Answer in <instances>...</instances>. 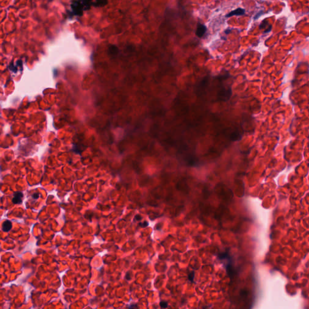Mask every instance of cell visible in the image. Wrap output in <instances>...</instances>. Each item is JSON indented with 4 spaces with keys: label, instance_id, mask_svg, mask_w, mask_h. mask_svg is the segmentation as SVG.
<instances>
[{
    "label": "cell",
    "instance_id": "7a4b0ae2",
    "mask_svg": "<svg viewBox=\"0 0 309 309\" xmlns=\"http://www.w3.org/2000/svg\"><path fill=\"white\" fill-rule=\"evenodd\" d=\"M207 31V27L205 25L199 23L197 25L196 35L198 38H202Z\"/></svg>",
    "mask_w": 309,
    "mask_h": 309
},
{
    "label": "cell",
    "instance_id": "4fadbf2b",
    "mask_svg": "<svg viewBox=\"0 0 309 309\" xmlns=\"http://www.w3.org/2000/svg\"><path fill=\"white\" fill-rule=\"evenodd\" d=\"M32 197H33V199H37L39 197V194L38 193H35L34 195H33Z\"/></svg>",
    "mask_w": 309,
    "mask_h": 309
},
{
    "label": "cell",
    "instance_id": "5bb4252c",
    "mask_svg": "<svg viewBox=\"0 0 309 309\" xmlns=\"http://www.w3.org/2000/svg\"><path fill=\"white\" fill-rule=\"evenodd\" d=\"M271 29H272V25H269V27L268 28V30H266L264 31V33H269L270 32V31H271Z\"/></svg>",
    "mask_w": 309,
    "mask_h": 309
},
{
    "label": "cell",
    "instance_id": "277c9868",
    "mask_svg": "<svg viewBox=\"0 0 309 309\" xmlns=\"http://www.w3.org/2000/svg\"><path fill=\"white\" fill-rule=\"evenodd\" d=\"M245 13V9H242V8H238L237 9L233 10V11L229 12V13H228L226 15V17L229 18V17H233V16H240V15H244Z\"/></svg>",
    "mask_w": 309,
    "mask_h": 309
},
{
    "label": "cell",
    "instance_id": "9a60e30c",
    "mask_svg": "<svg viewBox=\"0 0 309 309\" xmlns=\"http://www.w3.org/2000/svg\"><path fill=\"white\" fill-rule=\"evenodd\" d=\"M231 29H227L226 30H225L224 32H225V34L228 35V34H229L230 33H231Z\"/></svg>",
    "mask_w": 309,
    "mask_h": 309
},
{
    "label": "cell",
    "instance_id": "ba28073f",
    "mask_svg": "<svg viewBox=\"0 0 309 309\" xmlns=\"http://www.w3.org/2000/svg\"><path fill=\"white\" fill-rule=\"evenodd\" d=\"M194 277H195V272H192L189 274V275H188V279H189L190 281H193V279H194Z\"/></svg>",
    "mask_w": 309,
    "mask_h": 309
},
{
    "label": "cell",
    "instance_id": "52a82bcc",
    "mask_svg": "<svg viewBox=\"0 0 309 309\" xmlns=\"http://www.w3.org/2000/svg\"><path fill=\"white\" fill-rule=\"evenodd\" d=\"M159 306L162 308H165L168 307V303L165 301H161L159 303Z\"/></svg>",
    "mask_w": 309,
    "mask_h": 309
},
{
    "label": "cell",
    "instance_id": "8fae6325",
    "mask_svg": "<svg viewBox=\"0 0 309 309\" xmlns=\"http://www.w3.org/2000/svg\"><path fill=\"white\" fill-rule=\"evenodd\" d=\"M130 272H128V273L126 274V279H127L128 280H130V279H131V276H130Z\"/></svg>",
    "mask_w": 309,
    "mask_h": 309
},
{
    "label": "cell",
    "instance_id": "30bf717a",
    "mask_svg": "<svg viewBox=\"0 0 309 309\" xmlns=\"http://www.w3.org/2000/svg\"><path fill=\"white\" fill-rule=\"evenodd\" d=\"M142 219H143L142 216H140V214H137V215H136V216H135V220H137V221H141V220H142Z\"/></svg>",
    "mask_w": 309,
    "mask_h": 309
},
{
    "label": "cell",
    "instance_id": "9c48e42d",
    "mask_svg": "<svg viewBox=\"0 0 309 309\" xmlns=\"http://www.w3.org/2000/svg\"><path fill=\"white\" fill-rule=\"evenodd\" d=\"M148 225H149V223H148V222L147 221H144L143 222V223H140L139 224L140 226H141V227H143V228H145L147 226H148Z\"/></svg>",
    "mask_w": 309,
    "mask_h": 309
},
{
    "label": "cell",
    "instance_id": "6da1fadb",
    "mask_svg": "<svg viewBox=\"0 0 309 309\" xmlns=\"http://www.w3.org/2000/svg\"><path fill=\"white\" fill-rule=\"evenodd\" d=\"M108 0H72L68 15L70 18L81 17L84 12L92 7H103L106 6Z\"/></svg>",
    "mask_w": 309,
    "mask_h": 309
},
{
    "label": "cell",
    "instance_id": "7c38bea8",
    "mask_svg": "<svg viewBox=\"0 0 309 309\" xmlns=\"http://www.w3.org/2000/svg\"><path fill=\"white\" fill-rule=\"evenodd\" d=\"M261 13H262V12H259L258 13H257V15H255V17H254V19H258V18H259V17H260V16L261 15Z\"/></svg>",
    "mask_w": 309,
    "mask_h": 309
},
{
    "label": "cell",
    "instance_id": "3957f363",
    "mask_svg": "<svg viewBox=\"0 0 309 309\" xmlns=\"http://www.w3.org/2000/svg\"><path fill=\"white\" fill-rule=\"evenodd\" d=\"M24 195L22 192L17 191L14 193V196L12 199V202L15 204L21 203L23 202V198Z\"/></svg>",
    "mask_w": 309,
    "mask_h": 309
},
{
    "label": "cell",
    "instance_id": "2e32d148",
    "mask_svg": "<svg viewBox=\"0 0 309 309\" xmlns=\"http://www.w3.org/2000/svg\"><path fill=\"white\" fill-rule=\"evenodd\" d=\"M129 308H137L138 307L137 306H134V305H132V306H130L128 307Z\"/></svg>",
    "mask_w": 309,
    "mask_h": 309
},
{
    "label": "cell",
    "instance_id": "8992f818",
    "mask_svg": "<svg viewBox=\"0 0 309 309\" xmlns=\"http://www.w3.org/2000/svg\"><path fill=\"white\" fill-rule=\"evenodd\" d=\"M266 24H268V21L267 20L264 19L263 20L262 23H261L260 25V29H264L266 27Z\"/></svg>",
    "mask_w": 309,
    "mask_h": 309
},
{
    "label": "cell",
    "instance_id": "5b68a950",
    "mask_svg": "<svg viewBox=\"0 0 309 309\" xmlns=\"http://www.w3.org/2000/svg\"><path fill=\"white\" fill-rule=\"evenodd\" d=\"M12 223L11 221H9V220H6L5 221L2 225V229L4 232H8L10 229H12Z\"/></svg>",
    "mask_w": 309,
    "mask_h": 309
}]
</instances>
